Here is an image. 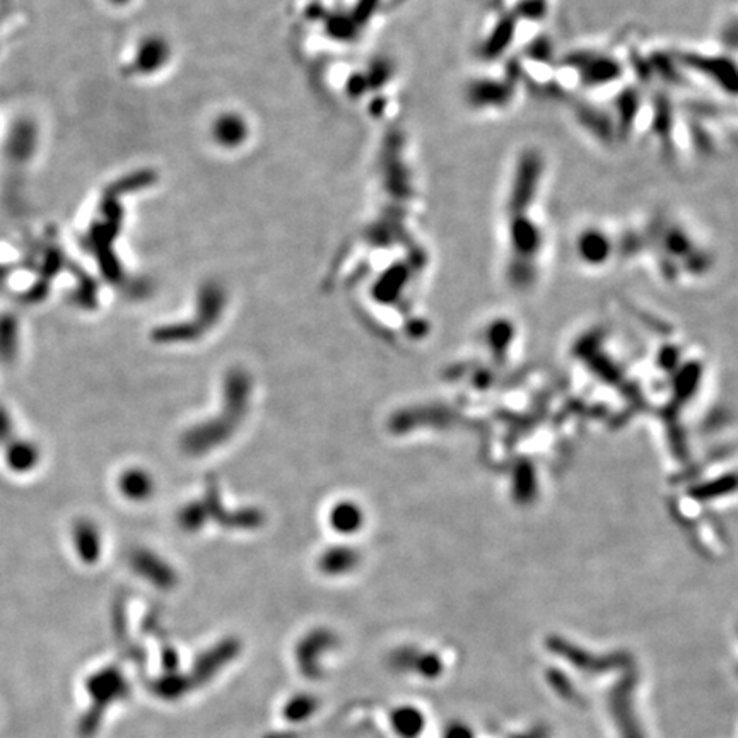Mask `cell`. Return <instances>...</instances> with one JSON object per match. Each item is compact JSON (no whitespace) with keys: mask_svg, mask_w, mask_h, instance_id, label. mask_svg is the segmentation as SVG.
<instances>
[{"mask_svg":"<svg viewBox=\"0 0 738 738\" xmlns=\"http://www.w3.org/2000/svg\"><path fill=\"white\" fill-rule=\"evenodd\" d=\"M246 125L238 115H221L214 121L213 135L215 140L224 148H234L244 140Z\"/></svg>","mask_w":738,"mask_h":738,"instance_id":"1","label":"cell"},{"mask_svg":"<svg viewBox=\"0 0 738 738\" xmlns=\"http://www.w3.org/2000/svg\"><path fill=\"white\" fill-rule=\"evenodd\" d=\"M417 712H414V710H402V712H397L395 714V718H393V723H395V728L402 733V735H414L417 732Z\"/></svg>","mask_w":738,"mask_h":738,"instance_id":"2","label":"cell"}]
</instances>
